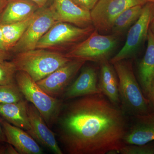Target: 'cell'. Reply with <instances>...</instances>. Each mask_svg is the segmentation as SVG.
Returning <instances> with one entry per match:
<instances>
[{
	"label": "cell",
	"mask_w": 154,
	"mask_h": 154,
	"mask_svg": "<svg viewBox=\"0 0 154 154\" xmlns=\"http://www.w3.org/2000/svg\"><path fill=\"white\" fill-rule=\"evenodd\" d=\"M121 154H154V143L143 145L124 144L119 151Z\"/></svg>",
	"instance_id": "cell-24"
},
{
	"label": "cell",
	"mask_w": 154,
	"mask_h": 154,
	"mask_svg": "<svg viewBox=\"0 0 154 154\" xmlns=\"http://www.w3.org/2000/svg\"><path fill=\"white\" fill-rule=\"evenodd\" d=\"M145 54L139 66V76L142 88L147 95L154 76V32L150 27Z\"/></svg>",
	"instance_id": "cell-19"
},
{
	"label": "cell",
	"mask_w": 154,
	"mask_h": 154,
	"mask_svg": "<svg viewBox=\"0 0 154 154\" xmlns=\"http://www.w3.org/2000/svg\"><path fill=\"white\" fill-rule=\"evenodd\" d=\"M135 122L125 136L124 144L143 145L154 140V112L134 116Z\"/></svg>",
	"instance_id": "cell-15"
},
{
	"label": "cell",
	"mask_w": 154,
	"mask_h": 154,
	"mask_svg": "<svg viewBox=\"0 0 154 154\" xmlns=\"http://www.w3.org/2000/svg\"><path fill=\"white\" fill-rule=\"evenodd\" d=\"M0 154H7V145L0 144Z\"/></svg>",
	"instance_id": "cell-32"
},
{
	"label": "cell",
	"mask_w": 154,
	"mask_h": 154,
	"mask_svg": "<svg viewBox=\"0 0 154 154\" xmlns=\"http://www.w3.org/2000/svg\"><path fill=\"white\" fill-rule=\"evenodd\" d=\"M24 99L17 83L0 85V104L15 103Z\"/></svg>",
	"instance_id": "cell-22"
},
{
	"label": "cell",
	"mask_w": 154,
	"mask_h": 154,
	"mask_svg": "<svg viewBox=\"0 0 154 154\" xmlns=\"http://www.w3.org/2000/svg\"><path fill=\"white\" fill-rule=\"evenodd\" d=\"M150 28H151L152 30L154 32V14L152 20V22Z\"/></svg>",
	"instance_id": "cell-33"
},
{
	"label": "cell",
	"mask_w": 154,
	"mask_h": 154,
	"mask_svg": "<svg viewBox=\"0 0 154 154\" xmlns=\"http://www.w3.org/2000/svg\"><path fill=\"white\" fill-rule=\"evenodd\" d=\"M57 22L50 7L39 9L25 33L11 51L16 54L36 49L42 37Z\"/></svg>",
	"instance_id": "cell-9"
},
{
	"label": "cell",
	"mask_w": 154,
	"mask_h": 154,
	"mask_svg": "<svg viewBox=\"0 0 154 154\" xmlns=\"http://www.w3.org/2000/svg\"><path fill=\"white\" fill-rule=\"evenodd\" d=\"M144 5L131 7L122 13L113 22L111 34L118 37L123 35L140 17Z\"/></svg>",
	"instance_id": "cell-20"
},
{
	"label": "cell",
	"mask_w": 154,
	"mask_h": 154,
	"mask_svg": "<svg viewBox=\"0 0 154 154\" xmlns=\"http://www.w3.org/2000/svg\"><path fill=\"white\" fill-rule=\"evenodd\" d=\"M95 29L93 25L81 28L69 23L57 22L42 37L36 48L74 46L90 36Z\"/></svg>",
	"instance_id": "cell-6"
},
{
	"label": "cell",
	"mask_w": 154,
	"mask_h": 154,
	"mask_svg": "<svg viewBox=\"0 0 154 154\" xmlns=\"http://www.w3.org/2000/svg\"><path fill=\"white\" fill-rule=\"evenodd\" d=\"M71 60L60 53L36 48L16 54L12 61L17 71L25 72L37 82Z\"/></svg>",
	"instance_id": "cell-2"
},
{
	"label": "cell",
	"mask_w": 154,
	"mask_h": 154,
	"mask_svg": "<svg viewBox=\"0 0 154 154\" xmlns=\"http://www.w3.org/2000/svg\"><path fill=\"white\" fill-rule=\"evenodd\" d=\"M50 8L58 22L81 28L93 25L91 11L82 8L72 0H53Z\"/></svg>",
	"instance_id": "cell-11"
},
{
	"label": "cell",
	"mask_w": 154,
	"mask_h": 154,
	"mask_svg": "<svg viewBox=\"0 0 154 154\" xmlns=\"http://www.w3.org/2000/svg\"><path fill=\"white\" fill-rule=\"evenodd\" d=\"M35 3L39 9L45 8L48 3L51 0H28Z\"/></svg>",
	"instance_id": "cell-28"
},
{
	"label": "cell",
	"mask_w": 154,
	"mask_h": 154,
	"mask_svg": "<svg viewBox=\"0 0 154 154\" xmlns=\"http://www.w3.org/2000/svg\"><path fill=\"white\" fill-rule=\"evenodd\" d=\"M0 122L7 142L20 154H42L43 150L36 140L24 129L13 125L2 118Z\"/></svg>",
	"instance_id": "cell-13"
},
{
	"label": "cell",
	"mask_w": 154,
	"mask_h": 154,
	"mask_svg": "<svg viewBox=\"0 0 154 154\" xmlns=\"http://www.w3.org/2000/svg\"><path fill=\"white\" fill-rule=\"evenodd\" d=\"M152 2L154 3V0H152Z\"/></svg>",
	"instance_id": "cell-34"
},
{
	"label": "cell",
	"mask_w": 154,
	"mask_h": 154,
	"mask_svg": "<svg viewBox=\"0 0 154 154\" xmlns=\"http://www.w3.org/2000/svg\"><path fill=\"white\" fill-rule=\"evenodd\" d=\"M57 122L59 140L69 154L119 153L128 129L124 110L102 94L69 102Z\"/></svg>",
	"instance_id": "cell-1"
},
{
	"label": "cell",
	"mask_w": 154,
	"mask_h": 154,
	"mask_svg": "<svg viewBox=\"0 0 154 154\" xmlns=\"http://www.w3.org/2000/svg\"><path fill=\"white\" fill-rule=\"evenodd\" d=\"M102 94L98 82V74L93 66L85 67L74 82L67 88L63 99L69 100L89 95Z\"/></svg>",
	"instance_id": "cell-14"
},
{
	"label": "cell",
	"mask_w": 154,
	"mask_h": 154,
	"mask_svg": "<svg viewBox=\"0 0 154 154\" xmlns=\"http://www.w3.org/2000/svg\"><path fill=\"white\" fill-rule=\"evenodd\" d=\"M117 36L104 35L96 29L91 35L78 43L65 54L71 59L102 62L108 60L118 43Z\"/></svg>",
	"instance_id": "cell-5"
},
{
	"label": "cell",
	"mask_w": 154,
	"mask_h": 154,
	"mask_svg": "<svg viewBox=\"0 0 154 154\" xmlns=\"http://www.w3.org/2000/svg\"><path fill=\"white\" fill-rule=\"evenodd\" d=\"M112 64L118 78L119 98L122 110L134 116L150 113L149 101L143 94L131 64L123 60Z\"/></svg>",
	"instance_id": "cell-3"
},
{
	"label": "cell",
	"mask_w": 154,
	"mask_h": 154,
	"mask_svg": "<svg viewBox=\"0 0 154 154\" xmlns=\"http://www.w3.org/2000/svg\"><path fill=\"white\" fill-rule=\"evenodd\" d=\"M28 105L25 99L15 103L0 104V116L13 125L29 132L30 125Z\"/></svg>",
	"instance_id": "cell-18"
},
{
	"label": "cell",
	"mask_w": 154,
	"mask_h": 154,
	"mask_svg": "<svg viewBox=\"0 0 154 154\" xmlns=\"http://www.w3.org/2000/svg\"><path fill=\"white\" fill-rule=\"evenodd\" d=\"M39 9L35 3L28 0H8V5L0 17V25L25 20Z\"/></svg>",
	"instance_id": "cell-17"
},
{
	"label": "cell",
	"mask_w": 154,
	"mask_h": 154,
	"mask_svg": "<svg viewBox=\"0 0 154 154\" xmlns=\"http://www.w3.org/2000/svg\"><path fill=\"white\" fill-rule=\"evenodd\" d=\"M154 14V3L146 4L143 6L140 17L128 29L124 45L110 60V63L125 60L137 51L145 39L147 38Z\"/></svg>",
	"instance_id": "cell-8"
},
{
	"label": "cell",
	"mask_w": 154,
	"mask_h": 154,
	"mask_svg": "<svg viewBox=\"0 0 154 154\" xmlns=\"http://www.w3.org/2000/svg\"><path fill=\"white\" fill-rule=\"evenodd\" d=\"M99 85L101 92L111 103H120L118 77L113 64L109 60L100 63Z\"/></svg>",
	"instance_id": "cell-16"
},
{
	"label": "cell",
	"mask_w": 154,
	"mask_h": 154,
	"mask_svg": "<svg viewBox=\"0 0 154 154\" xmlns=\"http://www.w3.org/2000/svg\"><path fill=\"white\" fill-rule=\"evenodd\" d=\"M8 2V0H0V17L5 8Z\"/></svg>",
	"instance_id": "cell-30"
},
{
	"label": "cell",
	"mask_w": 154,
	"mask_h": 154,
	"mask_svg": "<svg viewBox=\"0 0 154 154\" xmlns=\"http://www.w3.org/2000/svg\"><path fill=\"white\" fill-rule=\"evenodd\" d=\"M6 142H7V140H6L5 136L2 125L0 122V144L5 143H6Z\"/></svg>",
	"instance_id": "cell-31"
},
{
	"label": "cell",
	"mask_w": 154,
	"mask_h": 154,
	"mask_svg": "<svg viewBox=\"0 0 154 154\" xmlns=\"http://www.w3.org/2000/svg\"><path fill=\"white\" fill-rule=\"evenodd\" d=\"M82 8L91 11L99 0H72Z\"/></svg>",
	"instance_id": "cell-25"
},
{
	"label": "cell",
	"mask_w": 154,
	"mask_h": 154,
	"mask_svg": "<svg viewBox=\"0 0 154 154\" xmlns=\"http://www.w3.org/2000/svg\"><path fill=\"white\" fill-rule=\"evenodd\" d=\"M28 112L30 125L29 134L42 146L55 154H63L54 132L50 129L35 106L28 103Z\"/></svg>",
	"instance_id": "cell-12"
},
{
	"label": "cell",
	"mask_w": 154,
	"mask_h": 154,
	"mask_svg": "<svg viewBox=\"0 0 154 154\" xmlns=\"http://www.w3.org/2000/svg\"><path fill=\"white\" fill-rule=\"evenodd\" d=\"M16 66L12 61L5 60L0 63V85L16 83Z\"/></svg>",
	"instance_id": "cell-23"
},
{
	"label": "cell",
	"mask_w": 154,
	"mask_h": 154,
	"mask_svg": "<svg viewBox=\"0 0 154 154\" xmlns=\"http://www.w3.org/2000/svg\"><path fill=\"white\" fill-rule=\"evenodd\" d=\"M0 50L6 52H8L9 51L5 41L2 30L1 29V27H0Z\"/></svg>",
	"instance_id": "cell-27"
},
{
	"label": "cell",
	"mask_w": 154,
	"mask_h": 154,
	"mask_svg": "<svg viewBox=\"0 0 154 154\" xmlns=\"http://www.w3.org/2000/svg\"><path fill=\"white\" fill-rule=\"evenodd\" d=\"M38 11L25 20L11 24L0 25L9 51H11L21 38L25 30L37 15Z\"/></svg>",
	"instance_id": "cell-21"
},
{
	"label": "cell",
	"mask_w": 154,
	"mask_h": 154,
	"mask_svg": "<svg viewBox=\"0 0 154 154\" xmlns=\"http://www.w3.org/2000/svg\"><path fill=\"white\" fill-rule=\"evenodd\" d=\"M10 57L8 52H4L0 50V63L7 60Z\"/></svg>",
	"instance_id": "cell-29"
},
{
	"label": "cell",
	"mask_w": 154,
	"mask_h": 154,
	"mask_svg": "<svg viewBox=\"0 0 154 154\" xmlns=\"http://www.w3.org/2000/svg\"><path fill=\"white\" fill-rule=\"evenodd\" d=\"M15 79L25 99L35 106L48 126L52 127L62 109L61 101L45 93L25 72L18 71Z\"/></svg>",
	"instance_id": "cell-4"
},
{
	"label": "cell",
	"mask_w": 154,
	"mask_h": 154,
	"mask_svg": "<svg viewBox=\"0 0 154 154\" xmlns=\"http://www.w3.org/2000/svg\"><path fill=\"white\" fill-rule=\"evenodd\" d=\"M147 96L150 103L152 104L154 108V76L151 83L150 87Z\"/></svg>",
	"instance_id": "cell-26"
},
{
	"label": "cell",
	"mask_w": 154,
	"mask_h": 154,
	"mask_svg": "<svg viewBox=\"0 0 154 154\" xmlns=\"http://www.w3.org/2000/svg\"><path fill=\"white\" fill-rule=\"evenodd\" d=\"M85 62V61L81 60L72 59L36 83L45 93L56 98L63 94L74 77Z\"/></svg>",
	"instance_id": "cell-10"
},
{
	"label": "cell",
	"mask_w": 154,
	"mask_h": 154,
	"mask_svg": "<svg viewBox=\"0 0 154 154\" xmlns=\"http://www.w3.org/2000/svg\"><path fill=\"white\" fill-rule=\"evenodd\" d=\"M148 2H152V0H99L91 11L93 26L101 34L108 33L115 19L123 11Z\"/></svg>",
	"instance_id": "cell-7"
}]
</instances>
